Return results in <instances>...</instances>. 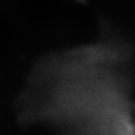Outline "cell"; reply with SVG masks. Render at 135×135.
<instances>
[{
  "label": "cell",
  "instance_id": "7a4b0ae2",
  "mask_svg": "<svg viewBox=\"0 0 135 135\" xmlns=\"http://www.w3.org/2000/svg\"><path fill=\"white\" fill-rule=\"evenodd\" d=\"M73 1H75V2H79V3H82V4H84V3H86L87 0H73Z\"/></svg>",
  "mask_w": 135,
  "mask_h": 135
},
{
  "label": "cell",
  "instance_id": "6da1fadb",
  "mask_svg": "<svg viewBox=\"0 0 135 135\" xmlns=\"http://www.w3.org/2000/svg\"><path fill=\"white\" fill-rule=\"evenodd\" d=\"M129 50L102 23L89 43L36 60L17 98L20 120L67 135H135Z\"/></svg>",
  "mask_w": 135,
  "mask_h": 135
}]
</instances>
